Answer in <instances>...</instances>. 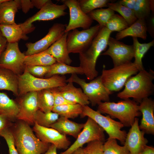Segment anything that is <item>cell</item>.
<instances>
[{
	"label": "cell",
	"instance_id": "cell-1",
	"mask_svg": "<svg viewBox=\"0 0 154 154\" xmlns=\"http://www.w3.org/2000/svg\"><path fill=\"white\" fill-rule=\"evenodd\" d=\"M9 128L19 154H43L50 145L39 139L30 125L24 121L17 120Z\"/></svg>",
	"mask_w": 154,
	"mask_h": 154
},
{
	"label": "cell",
	"instance_id": "cell-2",
	"mask_svg": "<svg viewBox=\"0 0 154 154\" xmlns=\"http://www.w3.org/2000/svg\"><path fill=\"white\" fill-rule=\"evenodd\" d=\"M111 33L106 26L101 28L89 46L79 54V66L83 69L84 74L89 80L94 79L98 75V72L96 69V61L108 46Z\"/></svg>",
	"mask_w": 154,
	"mask_h": 154
},
{
	"label": "cell",
	"instance_id": "cell-3",
	"mask_svg": "<svg viewBox=\"0 0 154 154\" xmlns=\"http://www.w3.org/2000/svg\"><path fill=\"white\" fill-rule=\"evenodd\" d=\"M154 72L144 69L130 77L125 85L124 89L117 94L118 98L125 100L131 98L140 104L144 99L149 98L154 91Z\"/></svg>",
	"mask_w": 154,
	"mask_h": 154
},
{
	"label": "cell",
	"instance_id": "cell-4",
	"mask_svg": "<svg viewBox=\"0 0 154 154\" xmlns=\"http://www.w3.org/2000/svg\"><path fill=\"white\" fill-rule=\"evenodd\" d=\"M98 105V112L101 114H107L112 119H118L124 126L131 127L135 118L141 115L138 104L129 99L117 103L101 102Z\"/></svg>",
	"mask_w": 154,
	"mask_h": 154
},
{
	"label": "cell",
	"instance_id": "cell-5",
	"mask_svg": "<svg viewBox=\"0 0 154 154\" xmlns=\"http://www.w3.org/2000/svg\"><path fill=\"white\" fill-rule=\"evenodd\" d=\"M18 77L19 96L29 92L62 86L66 84L64 76L54 75L46 78H38L30 74L25 69Z\"/></svg>",
	"mask_w": 154,
	"mask_h": 154
},
{
	"label": "cell",
	"instance_id": "cell-6",
	"mask_svg": "<svg viewBox=\"0 0 154 154\" xmlns=\"http://www.w3.org/2000/svg\"><path fill=\"white\" fill-rule=\"evenodd\" d=\"M139 71L135 64L131 62L110 69H103L100 76L107 89L112 92H117L122 88L130 77Z\"/></svg>",
	"mask_w": 154,
	"mask_h": 154
},
{
	"label": "cell",
	"instance_id": "cell-7",
	"mask_svg": "<svg viewBox=\"0 0 154 154\" xmlns=\"http://www.w3.org/2000/svg\"><path fill=\"white\" fill-rule=\"evenodd\" d=\"M69 82L76 83L81 86L92 106L101 102L110 101V96L112 92L104 86L100 76L88 83L84 79L79 78L76 74H72L66 80V83Z\"/></svg>",
	"mask_w": 154,
	"mask_h": 154
},
{
	"label": "cell",
	"instance_id": "cell-8",
	"mask_svg": "<svg viewBox=\"0 0 154 154\" xmlns=\"http://www.w3.org/2000/svg\"><path fill=\"white\" fill-rule=\"evenodd\" d=\"M80 116L82 117L87 116L91 118L106 132L109 138L117 139L124 145L127 133L125 131L121 130L124 126L121 122L114 120L108 115H103L88 105L83 106Z\"/></svg>",
	"mask_w": 154,
	"mask_h": 154
},
{
	"label": "cell",
	"instance_id": "cell-9",
	"mask_svg": "<svg viewBox=\"0 0 154 154\" xmlns=\"http://www.w3.org/2000/svg\"><path fill=\"white\" fill-rule=\"evenodd\" d=\"M101 28L98 24L86 29L79 31L76 29L69 32L66 39L69 53L79 54L85 51L90 45Z\"/></svg>",
	"mask_w": 154,
	"mask_h": 154
},
{
	"label": "cell",
	"instance_id": "cell-10",
	"mask_svg": "<svg viewBox=\"0 0 154 154\" xmlns=\"http://www.w3.org/2000/svg\"><path fill=\"white\" fill-rule=\"evenodd\" d=\"M67 7L64 4L58 5L49 1L38 12L20 24L24 34L26 35L33 31L35 27L32 24L37 21H47L54 20L67 14L65 10Z\"/></svg>",
	"mask_w": 154,
	"mask_h": 154
},
{
	"label": "cell",
	"instance_id": "cell-11",
	"mask_svg": "<svg viewBox=\"0 0 154 154\" xmlns=\"http://www.w3.org/2000/svg\"><path fill=\"white\" fill-rule=\"evenodd\" d=\"M104 130L91 118L88 117L82 130L74 142L60 154H71L84 144L95 140L105 141Z\"/></svg>",
	"mask_w": 154,
	"mask_h": 154
},
{
	"label": "cell",
	"instance_id": "cell-12",
	"mask_svg": "<svg viewBox=\"0 0 154 154\" xmlns=\"http://www.w3.org/2000/svg\"><path fill=\"white\" fill-rule=\"evenodd\" d=\"M26 56L20 51L18 42L7 43L0 57V68L9 70L19 75L24 72Z\"/></svg>",
	"mask_w": 154,
	"mask_h": 154
},
{
	"label": "cell",
	"instance_id": "cell-13",
	"mask_svg": "<svg viewBox=\"0 0 154 154\" xmlns=\"http://www.w3.org/2000/svg\"><path fill=\"white\" fill-rule=\"evenodd\" d=\"M66 25L60 23L54 24L49 29L47 34L42 39L35 42L26 43L27 50L25 55H31L46 50L65 33Z\"/></svg>",
	"mask_w": 154,
	"mask_h": 154
},
{
	"label": "cell",
	"instance_id": "cell-14",
	"mask_svg": "<svg viewBox=\"0 0 154 154\" xmlns=\"http://www.w3.org/2000/svg\"><path fill=\"white\" fill-rule=\"evenodd\" d=\"M108 46V49L100 55L110 56L112 59L114 67L131 62L134 58L133 45L125 44L110 37Z\"/></svg>",
	"mask_w": 154,
	"mask_h": 154
},
{
	"label": "cell",
	"instance_id": "cell-15",
	"mask_svg": "<svg viewBox=\"0 0 154 154\" xmlns=\"http://www.w3.org/2000/svg\"><path fill=\"white\" fill-rule=\"evenodd\" d=\"M61 1L68 8L69 11V21L66 26L65 33L78 28L85 30L90 27L93 20L82 10L78 0H62Z\"/></svg>",
	"mask_w": 154,
	"mask_h": 154
},
{
	"label": "cell",
	"instance_id": "cell-16",
	"mask_svg": "<svg viewBox=\"0 0 154 154\" xmlns=\"http://www.w3.org/2000/svg\"><path fill=\"white\" fill-rule=\"evenodd\" d=\"M37 137L41 141L54 145L57 149L66 150L71 144L66 135L51 127H46L35 123L32 128Z\"/></svg>",
	"mask_w": 154,
	"mask_h": 154
},
{
	"label": "cell",
	"instance_id": "cell-17",
	"mask_svg": "<svg viewBox=\"0 0 154 154\" xmlns=\"http://www.w3.org/2000/svg\"><path fill=\"white\" fill-rule=\"evenodd\" d=\"M19 111L17 120L24 121L29 125H34L35 114L39 110L37 100V92H28L22 96L17 102Z\"/></svg>",
	"mask_w": 154,
	"mask_h": 154
},
{
	"label": "cell",
	"instance_id": "cell-18",
	"mask_svg": "<svg viewBox=\"0 0 154 154\" xmlns=\"http://www.w3.org/2000/svg\"><path fill=\"white\" fill-rule=\"evenodd\" d=\"M138 122L139 119L136 117L127 134L123 145L127 148L129 154H140L148 142L144 137L145 133L139 129Z\"/></svg>",
	"mask_w": 154,
	"mask_h": 154
},
{
	"label": "cell",
	"instance_id": "cell-19",
	"mask_svg": "<svg viewBox=\"0 0 154 154\" xmlns=\"http://www.w3.org/2000/svg\"><path fill=\"white\" fill-rule=\"evenodd\" d=\"M139 109L142 115L140 129L145 133L154 134V102L150 98L143 100L139 105Z\"/></svg>",
	"mask_w": 154,
	"mask_h": 154
},
{
	"label": "cell",
	"instance_id": "cell-20",
	"mask_svg": "<svg viewBox=\"0 0 154 154\" xmlns=\"http://www.w3.org/2000/svg\"><path fill=\"white\" fill-rule=\"evenodd\" d=\"M68 33H65L61 37L43 52L52 55L57 62L70 65L72 61L69 56L66 44Z\"/></svg>",
	"mask_w": 154,
	"mask_h": 154
},
{
	"label": "cell",
	"instance_id": "cell-21",
	"mask_svg": "<svg viewBox=\"0 0 154 154\" xmlns=\"http://www.w3.org/2000/svg\"><path fill=\"white\" fill-rule=\"evenodd\" d=\"M119 2L133 12L137 19L145 20L153 10L154 1L149 0H122Z\"/></svg>",
	"mask_w": 154,
	"mask_h": 154
},
{
	"label": "cell",
	"instance_id": "cell-22",
	"mask_svg": "<svg viewBox=\"0 0 154 154\" xmlns=\"http://www.w3.org/2000/svg\"><path fill=\"white\" fill-rule=\"evenodd\" d=\"M57 88L60 94L68 100L82 106L90 104L88 97L82 90L74 86L73 82H68L67 84Z\"/></svg>",
	"mask_w": 154,
	"mask_h": 154
},
{
	"label": "cell",
	"instance_id": "cell-23",
	"mask_svg": "<svg viewBox=\"0 0 154 154\" xmlns=\"http://www.w3.org/2000/svg\"><path fill=\"white\" fill-rule=\"evenodd\" d=\"M84 123H78L68 119L60 117L50 127L53 128L61 134L72 136L76 139L82 129Z\"/></svg>",
	"mask_w": 154,
	"mask_h": 154
},
{
	"label": "cell",
	"instance_id": "cell-24",
	"mask_svg": "<svg viewBox=\"0 0 154 154\" xmlns=\"http://www.w3.org/2000/svg\"><path fill=\"white\" fill-rule=\"evenodd\" d=\"M19 9H20V0H6L0 3V25L16 23L15 15Z\"/></svg>",
	"mask_w": 154,
	"mask_h": 154
},
{
	"label": "cell",
	"instance_id": "cell-25",
	"mask_svg": "<svg viewBox=\"0 0 154 154\" xmlns=\"http://www.w3.org/2000/svg\"><path fill=\"white\" fill-rule=\"evenodd\" d=\"M147 27L145 20L137 19L134 23L125 29L118 32L116 39L118 40L126 37L140 38L145 40L147 37Z\"/></svg>",
	"mask_w": 154,
	"mask_h": 154
},
{
	"label": "cell",
	"instance_id": "cell-26",
	"mask_svg": "<svg viewBox=\"0 0 154 154\" xmlns=\"http://www.w3.org/2000/svg\"><path fill=\"white\" fill-rule=\"evenodd\" d=\"M19 111L17 102L11 99L5 93L0 92V114L11 121L17 120Z\"/></svg>",
	"mask_w": 154,
	"mask_h": 154
},
{
	"label": "cell",
	"instance_id": "cell-27",
	"mask_svg": "<svg viewBox=\"0 0 154 154\" xmlns=\"http://www.w3.org/2000/svg\"><path fill=\"white\" fill-rule=\"evenodd\" d=\"M3 90L19 96L18 75L9 70L0 68V90Z\"/></svg>",
	"mask_w": 154,
	"mask_h": 154
},
{
	"label": "cell",
	"instance_id": "cell-28",
	"mask_svg": "<svg viewBox=\"0 0 154 154\" xmlns=\"http://www.w3.org/2000/svg\"><path fill=\"white\" fill-rule=\"evenodd\" d=\"M0 31L7 42H18L21 39L27 40L28 37L25 35L20 24L0 25Z\"/></svg>",
	"mask_w": 154,
	"mask_h": 154
},
{
	"label": "cell",
	"instance_id": "cell-29",
	"mask_svg": "<svg viewBox=\"0 0 154 154\" xmlns=\"http://www.w3.org/2000/svg\"><path fill=\"white\" fill-rule=\"evenodd\" d=\"M133 40L135 59L133 62L139 71L144 69L142 62V59L150 48L153 46L154 40L147 43H141L139 42L137 38L133 37Z\"/></svg>",
	"mask_w": 154,
	"mask_h": 154
},
{
	"label": "cell",
	"instance_id": "cell-30",
	"mask_svg": "<svg viewBox=\"0 0 154 154\" xmlns=\"http://www.w3.org/2000/svg\"><path fill=\"white\" fill-rule=\"evenodd\" d=\"M83 106L78 104H68L54 106L52 111L60 117L74 119L81 114Z\"/></svg>",
	"mask_w": 154,
	"mask_h": 154
},
{
	"label": "cell",
	"instance_id": "cell-31",
	"mask_svg": "<svg viewBox=\"0 0 154 154\" xmlns=\"http://www.w3.org/2000/svg\"><path fill=\"white\" fill-rule=\"evenodd\" d=\"M52 55L43 52L25 56V66H50L57 62Z\"/></svg>",
	"mask_w": 154,
	"mask_h": 154
},
{
	"label": "cell",
	"instance_id": "cell-32",
	"mask_svg": "<svg viewBox=\"0 0 154 154\" xmlns=\"http://www.w3.org/2000/svg\"><path fill=\"white\" fill-rule=\"evenodd\" d=\"M84 74L83 69L80 67H74L64 63L57 62L50 66V69L45 76L47 78L54 75L66 74Z\"/></svg>",
	"mask_w": 154,
	"mask_h": 154
},
{
	"label": "cell",
	"instance_id": "cell-33",
	"mask_svg": "<svg viewBox=\"0 0 154 154\" xmlns=\"http://www.w3.org/2000/svg\"><path fill=\"white\" fill-rule=\"evenodd\" d=\"M37 100L39 110L45 113L52 111L54 100L50 89L37 92Z\"/></svg>",
	"mask_w": 154,
	"mask_h": 154
},
{
	"label": "cell",
	"instance_id": "cell-34",
	"mask_svg": "<svg viewBox=\"0 0 154 154\" xmlns=\"http://www.w3.org/2000/svg\"><path fill=\"white\" fill-rule=\"evenodd\" d=\"M59 116L58 114L52 111L45 113L38 110L35 114L34 121V123L40 126L50 127L58 119Z\"/></svg>",
	"mask_w": 154,
	"mask_h": 154
},
{
	"label": "cell",
	"instance_id": "cell-35",
	"mask_svg": "<svg viewBox=\"0 0 154 154\" xmlns=\"http://www.w3.org/2000/svg\"><path fill=\"white\" fill-rule=\"evenodd\" d=\"M108 7L119 13L126 21L129 26L137 19L131 9L121 4L119 2H109L108 4Z\"/></svg>",
	"mask_w": 154,
	"mask_h": 154
},
{
	"label": "cell",
	"instance_id": "cell-36",
	"mask_svg": "<svg viewBox=\"0 0 154 154\" xmlns=\"http://www.w3.org/2000/svg\"><path fill=\"white\" fill-rule=\"evenodd\" d=\"M114 14V11L108 7L95 9L88 14L93 20L97 21L102 28L106 26L109 19Z\"/></svg>",
	"mask_w": 154,
	"mask_h": 154
},
{
	"label": "cell",
	"instance_id": "cell-37",
	"mask_svg": "<svg viewBox=\"0 0 154 154\" xmlns=\"http://www.w3.org/2000/svg\"><path fill=\"white\" fill-rule=\"evenodd\" d=\"M103 150L104 154H129L125 146H120L116 139L109 137L104 143Z\"/></svg>",
	"mask_w": 154,
	"mask_h": 154
},
{
	"label": "cell",
	"instance_id": "cell-38",
	"mask_svg": "<svg viewBox=\"0 0 154 154\" xmlns=\"http://www.w3.org/2000/svg\"><path fill=\"white\" fill-rule=\"evenodd\" d=\"M129 26L125 20L120 15L114 14L107 23L106 27L110 31L119 32Z\"/></svg>",
	"mask_w": 154,
	"mask_h": 154
},
{
	"label": "cell",
	"instance_id": "cell-39",
	"mask_svg": "<svg viewBox=\"0 0 154 154\" xmlns=\"http://www.w3.org/2000/svg\"><path fill=\"white\" fill-rule=\"evenodd\" d=\"M78 1L81 9L85 13L87 14L96 9L108 7V4L110 1L108 0Z\"/></svg>",
	"mask_w": 154,
	"mask_h": 154
},
{
	"label": "cell",
	"instance_id": "cell-40",
	"mask_svg": "<svg viewBox=\"0 0 154 154\" xmlns=\"http://www.w3.org/2000/svg\"><path fill=\"white\" fill-rule=\"evenodd\" d=\"M0 136L3 137L6 142L9 154H19L15 145L13 134L9 127L2 130L0 132Z\"/></svg>",
	"mask_w": 154,
	"mask_h": 154
},
{
	"label": "cell",
	"instance_id": "cell-41",
	"mask_svg": "<svg viewBox=\"0 0 154 154\" xmlns=\"http://www.w3.org/2000/svg\"><path fill=\"white\" fill-rule=\"evenodd\" d=\"M104 143L100 141L95 140L88 143L86 146L83 148L84 154H104Z\"/></svg>",
	"mask_w": 154,
	"mask_h": 154
},
{
	"label": "cell",
	"instance_id": "cell-42",
	"mask_svg": "<svg viewBox=\"0 0 154 154\" xmlns=\"http://www.w3.org/2000/svg\"><path fill=\"white\" fill-rule=\"evenodd\" d=\"M50 67V66H25V69L33 76L42 78L48 72Z\"/></svg>",
	"mask_w": 154,
	"mask_h": 154
},
{
	"label": "cell",
	"instance_id": "cell-43",
	"mask_svg": "<svg viewBox=\"0 0 154 154\" xmlns=\"http://www.w3.org/2000/svg\"><path fill=\"white\" fill-rule=\"evenodd\" d=\"M54 100V106L68 104H76L66 99L59 92L57 87L50 88Z\"/></svg>",
	"mask_w": 154,
	"mask_h": 154
},
{
	"label": "cell",
	"instance_id": "cell-44",
	"mask_svg": "<svg viewBox=\"0 0 154 154\" xmlns=\"http://www.w3.org/2000/svg\"><path fill=\"white\" fill-rule=\"evenodd\" d=\"M20 9H21L23 12L27 13L31 9L34 7L33 5L31 0H20Z\"/></svg>",
	"mask_w": 154,
	"mask_h": 154
},
{
	"label": "cell",
	"instance_id": "cell-45",
	"mask_svg": "<svg viewBox=\"0 0 154 154\" xmlns=\"http://www.w3.org/2000/svg\"><path fill=\"white\" fill-rule=\"evenodd\" d=\"M13 124L6 117L0 114V132L5 128L10 127Z\"/></svg>",
	"mask_w": 154,
	"mask_h": 154
},
{
	"label": "cell",
	"instance_id": "cell-46",
	"mask_svg": "<svg viewBox=\"0 0 154 154\" xmlns=\"http://www.w3.org/2000/svg\"><path fill=\"white\" fill-rule=\"evenodd\" d=\"M49 0H32L31 3L34 7L40 10Z\"/></svg>",
	"mask_w": 154,
	"mask_h": 154
},
{
	"label": "cell",
	"instance_id": "cell-47",
	"mask_svg": "<svg viewBox=\"0 0 154 154\" xmlns=\"http://www.w3.org/2000/svg\"><path fill=\"white\" fill-rule=\"evenodd\" d=\"M7 41L0 31V57L5 49L7 44Z\"/></svg>",
	"mask_w": 154,
	"mask_h": 154
},
{
	"label": "cell",
	"instance_id": "cell-48",
	"mask_svg": "<svg viewBox=\"0 0 154 154\" xmlns=\"http://www.w3.org/2000/svg\"><path fill=\"white\" fill-rule=\"evenodd\" d=\"M140 154H154V148L152 146L147 145Z\"/></svg>",
	"mask_w": 154,
	"mask_h": 154
},
{
	"label": "cell",
	"instance_id": "cell-49",
	"mask_svg": "<svg viewBox=\"0 0 154 154\" xmlns=\"http://www.w3.org/2000/svg\"><path fill=\"white\" fill-rule=\"evenodd\" d=\"M57 149L56 147L54 145L51 144L47 150L43 154H57Z\"/></svg>",
	"mask_w": 154,
	"mask_h": 154
},
{
	"label": "cell",
	"instance_id": "cell-50",
	"mask_svg": "<svg viewBox=\"0 0 154 154\" xmlns=\"http://www.w3.org/2000/svg\"><path fill=\"white\" fill-rule=\"evenodd\" d=\"M71 154H84V153L83 148L82 147L77 149Z\"/></svg>",
	"mask_w": 154,
	"mask_h": 154
},
{
	"label": "cell",
	"instance_id": "cell-51",
	"mask_svg": "<svg viewBox=\"0 0 154 154\" xmlns=\"http://www.w3.org/2000/svg\"><path fill=\"white\" fill-rule=\"evenodd\" d=\"M6 0H0V3H1L5 1Z\"/></svg>",
	"mask_w": 154,
	"mask_h": 154
},
{
	"label": "cell",
	"instance_id": "cell-52",
	"mask_svg": "<svg viewBox=\"0 0 154 154\" xmlns=\"http://www.w3.org/2000/svg\"></svg>",
	"mask_w": 154,
	"mask_h": 154
}]
</instances>
